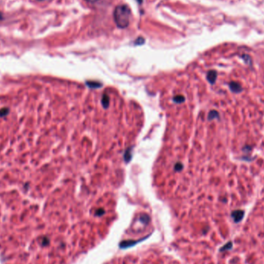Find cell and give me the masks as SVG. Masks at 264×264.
<instances>
[{
	"label": "cell",
	"mask_w": 264,
	"mask_h": 264,
	"mask_svg": "<svg viewBox=\"0 0 264 264\" xmlns=\"http://www.w3.org/2000/svg\"><path fill=\"white\" fill-rule=\"evenodd\" d=\"M231 216L232 218H233L234 222H236V223H238V222H239L241 221L242 219L243 218L244 211L239 210V209L233 211V212H232Z\"/></svg>",
	"instance_id": "cell-2"
},
{
	"label": "cell",
	"mask_w": 264,
	"mask_h": 264,
	"mask_svg": "<svg viewBox=\"0 0 264 264\" xmlns=\"http://www.w3.org/2000/svg\"><path fill=\"white\" fill-rule=\"evenodd\" d=\"M131 15V13L128 5H117L114 11V22L120 28H126L129 25Z\"/></svg>",
	"instance_id": "cell-1"
},
{
	"label": "cell",
	"mask_w": 264,
	"mask_h": 264,
	"mask_svg": "<svg viewBox=\"0 0 264 264\" xmlns=\"http://www.w3.org/2000/svg\"><path fill=\"white\" fill-rule=\"evenodd\" d=\"M232 248H233V243L232 242H228L226 245H224L219 250L222 252L226 251V250H228V249H231Z\"/></svg>",
	"instance_id": "cell-5"
},
{
	"label": "cell",
	"mask_w": 264,
	"mask_h": 264,
	"mask_svg": "<svg viewBox=\"0 0 264 264\" xmlns=\"http://www.w3.org/2000/svg\"><path fill=\"white\" fill-rule=\"evenodd\" d=\"M86 3L92 5H100L101 4L102 1L103 0H85Z\"/></svg>",
	"instance_id": "cell-6"
},
{
	"label": "cell",
	"mask_w": 264,
	"mask_h": 264,
	"mask_svg": "<svg viewBox=\"0 0 264 264\" xmlns=\"http://www.w3.org/2000/svg\"><path fill=\"white\" fill-rule=\"evenodd\" d=\"M216 79V72L214 70H211L208 74V80L211 82V84H214Z\"/></svg>",
	"instance_id": "cell-4"
},
{
	"label": "cell",
	"mask_w": 264,
	"mask_h": 264,
	"mask_svg": "<svg viewBox=\"0 0 264 264\" xmlns=\"http://www.w3.org/2000/svg\"><path fill=\"white\" fill-rule=\"evenodd\" d=\"M137 2H139V3H141L142 2V0H137Z\"/></svg>",
	"instance_id": "cell-7"
},
{
	"label": "cell",
	"mask_w": 264,
	"mask_h": 264,
	"mask_svg": "<svg viewBox=\"0 0 264 264\" xmlns=\"http://www.w3.org/2000/svg\"><path fill=\"white\" fill-rule=\"evenodd\" d=\"M229 87L232 90V91L235 92V93H239L242 90L241 85L237 82H231L229 84Z\"/></svg>",
	"instance_id": "cell-3"
},
{
	"label": "cell",
	"mask_w": 264,
	"mask_h": 264,
	"mask_svg": "<svg viewBox=\"0 0 264 264\" xmlns=\"http://www.w3.org/2000/svg\"><path fill=\"white\" fill-rule=\"evenodd\" d=\"M3 18V16H2V15H1V14H0V19H1Z\"/></svg>",
	"instance_id": "cell-8"
},
{
	"label": "cell",
	"mask_w": 264,
	"mask_h": 264,
	"mask_svg": "<svg viewBox=\"0 0 264 264\" xmlns=\"http://www.w3.org/2000/svg\"><path fill=\"white\" fill-rule=\"evenodd\" d=\"M38 1H44V0H38Z\"/></svg>",
	"instance_id": "cell-9"
}]
</instances>
